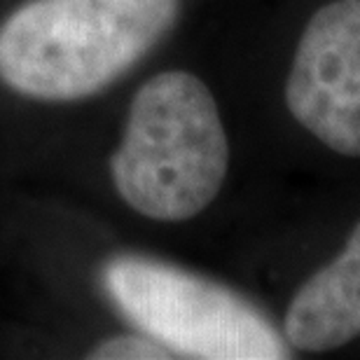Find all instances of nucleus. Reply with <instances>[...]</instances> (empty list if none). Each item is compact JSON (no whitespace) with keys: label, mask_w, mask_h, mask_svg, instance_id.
<instances>
[{"label":"nucleus","mask_w":360,"mask_h":360,"mask_svg":"<svg viewBox=\"0 0 360 360\" xmlns=\"http://www.w3.org/2000/svg\"><path fill=\"white\" fill-rule=\"evenodd\" d=\"M180 0H28L0 26V80L38 101H77L134 68Z\"/></svg>","instance_id":"f257e3e1"},{"label":"nucleus","mask_w":360,"mask_h":360,"mask_svg":"<svg viewBox=\"0 0 360 360\" xmlns=\"http://www.w3.org/2000/svg\"><path fill=\"white\" fill-rule=\"evenodd\" d=\"M227 167L218 103L197 75L164 70L136 91L110 160L115 190L136 213L164 222L194 218L218 197Z\"/></svg>","instance_id":"f03ea898"},{"label":"nucleus","mask_w":360,"mask_h":360,"mask_svg":"<svg viewBox=\"0 0 360 360\" xmlns=\"http://www.w3.org/2000/svg\"><path fill=\"white\" fill-rule=\"evenodd\" d=\"M103 288L122 316L174 356L199 360H285L288 344L260 309L229 288L174 264L122 255Z\"/></svg>","instance_id":"7ed1b4c3"},{"label":"nucleus","mask_w":360,"mask_h":360,"mask_svg":"<svg viewBox=\"0 0 360 360\" xmlns=\"http://www.w3.org/2000/svg\"><path fill=\"white\" fill-rule=\"evenodd\" d=\"M285 103L323 146L360 157V0H335L309 19L285 82Z\"/></svg>","instance_id":"20e7f679"},{"label":"nucleus","mask_w":360,"mask_h":360,"mask_svg":"<svg viewBox=\"0 0 360 360\" xmlns=\"http://www.w3.org/2000/svg\"><path fill=\"white\" fill-rule=\"evenodd\" d=\"M283 333L300 351H330L360 335V220L342 253L292 297Z\"/></svg>","instance_id":"39448f33"},{"label":"nucleus","mask_w":360,"mask_h":360,"mask_svg":"<svg viewBox=\"0 0 360 360\" xmlns=\"http://www.w3.org/2000/svg\"><path fill=\"white\" fill-rule=\"evenodd\" d=\"M89 358L94 360H134V358L153 360V358H174V354L148 335H122V337H112V340L101 342L89 354Z\"/></svg>","instance_id":"423d86ee"}]
</instances>
